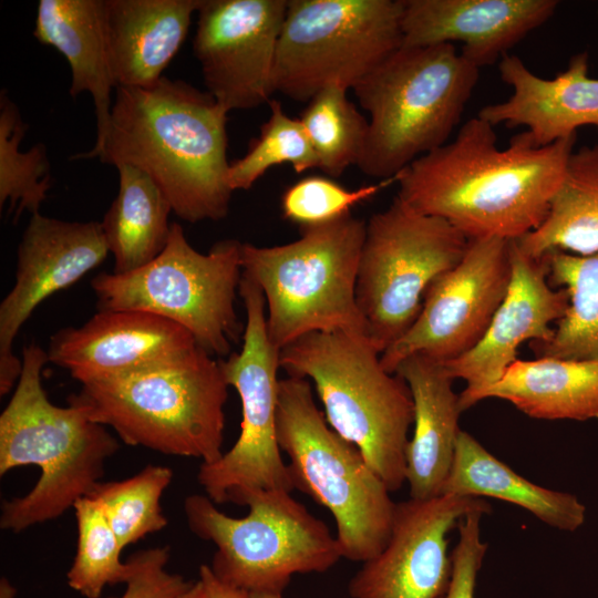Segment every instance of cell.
Returning a JSON list of instances; mask_svg holds the SVG:
<instances>
[{"instance_id":"6da1fadb","label":"cell","mask_w":598,"mask_h":598,"mask_svg":"<svg viewBox=\"0 0 598 598\" xmlns=\"http://www.w3.org/2000/svg\"><path fill=\"white\" fill-rule=\"evenodd\" d=\"M576 140L538 146L523 131L499 148L494 125L476 116L400 172L396 196L468 239H518L546 218Z\"/></svg>"},{"instance_id":"7a4b0ae2","label":"cell","mask_w":598,"mask_h":598,"mask_svg":"<svg viewBox=\"0 0 598 598\" xmlns=\"http://www.w3.org/2000/svg\"><path fill=\"white\" fill-rule=\"evenodd\" d=\"M100 143L72 158L133 165L162 189L188 223L220 220L234 190L228 183V111L182 80L163 76L150 87L117 86Z\"/></svg>"},{"instance_id":"3957f363","label":"cell","mask_w":598,"mask_h":598,"mask_svg":"<svg viewBox=\"0 0 598 598\" xmlns=\"http://www.w3.org/2000/svg\"><path fill=\"white\" fill-rule=\"evenodd\" d=\"M21 360L20 378L0 415V475L35 465L40 476L29 493L2 502L0 527L12 533L55 519L89 496L121 446L81 406L49 400L42 384L45 350L30 343Z\"/></svg>"},{"instance_id":"277c9868","label":"cell","mask_w":598,"mask_h":598,"mask_svg":"<svg viewBox=\"0 0 598 598\" xmlns=\"http://www.w3.org/2000/svg\"><path fill=\"white\" fill-rule=\"evenodd\" d=\"M228 388L220 359L196 346L173 360L83 383L68 403L127 445L210 464L224 454Z\"/></svg>"},{"instance_id":"5b68a950","label":"cell","mask_w":598,"mask_h":598,"mask_svg":"<svg viewBox=\"0 0 598 598\" xmlns=\"http://www.w3.org/2000/svg\"><path fill=\"white\" fill-rule=\"evenodd\" d=\"M364 334L310 332L280 350L289 377L311 380L332 430L354 444L390 492L405 482L413 424L406 382L389 373Z\"/></svg>"},{"instance_id":"8992f818","label":"cell","mask_w":598,"mask_h":598,"mask_svg":"<svg viewBox=\"0 0 598 598\" xmlns=\"http://www.w3.org/2000/svg\"><path fill=\"white\" fill-rule=\"evenodd\" d=\"M478 78L454 44L400 47L352 89L370 116L359 169L392 178L446 144Z\"/></svg>"},{"instance_id":"52a82bcc","label":"cell","mask_w":598,"mask_h":598,"mask_svg":"<svg viewBox=\"0 0 598 598\" xmlns=\"http://www.w3.org/2000/svg\"><path fill=\"white\" fill-rule=\"evenodd\" d=\"M365 225L349 214L300 227V238L289 244H241L243 272L265 296L268 334L276 348L317 331L365 336L355 299Z\"/></svg>"},{"instance_id":"ba28073f","label":"cell","mask_w":598,"mask_h":598,"mask_svg":"<svg viewBox=\"0 0 598 598\" xmlns=\"http://www.w3.org/2000/svg\"><path fill=\"white\" fill-rule=\"evenodd\" d=\"M277 439L290 458L295 489L334 518L342 558L363 563L378 555L390 538L396 503L361 451L330 427L308 379L279 380Z\"/></svg>"},{"instance_id":"9c48e42d","label":"cell","mask_w":598,"mask_h":598,"mask_svg":"<svg viewBox=\"0 0 598 598\" xmlns=\"http://www.w3.org/2000/svg\"><path fill=\"white\" fill-rule=\"evenodd\" d=\"M241 244L216 243L197 251L173 223L164 250L126 274L101 272L91 287L99 310H140L173 321L213 357H228L244 333L235 308L243 277Z\"/></svg>"},{"instance_id":"30bf717a","label":"cell","mask_w":598,"mask_h":598,"mask_svg":"<svg viewBox=\"0 0 598 598\" xmlns=\"http://www.w3.org/2000/svg\"><path fill=\"white\" fill-rule=\"evenodd\" d=\"M247 516L234 518L207 495L184 501L187 525L215 545L209 566L224 584L247 592H279L296 574L324 573L342 558L329 527L290 492L259 491L245 502Z\"/></svg>"},{"instance_id":"8fae6325","label":"cell","mask_w":598,"mask_h":598,"mask_svg":"<svg viewBox=\"0 0 598 598\" xmlns=\"http://www.w3.org/2000/svg\"><path fill=\"white\" fill-rule=\"evenodd\" d=\"M468 244L448 221L422 214L398 196L370 217L355 299L365 336L380 353L411 328L429 286L460 262Z\"/></svg>"},{"instance_id":"7c38bea8","label":"cell","mask_w":598,"mask_h":598,"mask_svg":"<svg viewBox=\"0 0 598 598\" xmlns=\"http://www.w3.org/2000/svg\"><path fill=\"white\" fill-rule=\"evenodd\" d=\"M404 0H288L275 87L309 102L328 86L352 90L402 45Z\"/></svg>"},{"instance_id":"4fadbf2b","label":"cell","mask_w":598,"mask_h":598,"mask_svg":"<svg viewBox=\"0 0 598 598\" xmlns=\"http://www.w3.org/2000/svg\"><path fill=\"white\" fill-rule=\"evenodd\" d=\"M238 292L246 311L243 347L220 359V364L227 384L240 399V434L219 460L202 463L197 473L215 504L244 505L259 491L295 489L277 439L280 350L268 334L265 296L244 272Z\"/></svg>"},{"instance_id":"5bb4252c","label":"cell","mask_w":598,"mask_h":598,"mask_svg":"<svg viewBox=\"0 0 598 598\" xmlns=\"http://www.w3.org/2000/svg\"><path fill=\"white\" fill-rule=\"evenodd\" d=\"M511 277L509 240L470 239L460 262L429 286L411 328L381 353L382 367L395 373L412 354L446 363L472 350L504 300Z\"/></svg>"},{"instance_id":"9a60e30c","label":"cell","mask_w":598,"mask_h":598,"mask_svg":"<svg viewBox=\"0 0 598 598\" xmlns=\"http://www.w3.org/2000/svg\"><path fill=\"white\" fill-rule=\"evenodd\" d=\"M288 0H202L193 50L207 92L228 112L270 102Z\"/></svg>"},{"instance_id":"2e32d148","label":"cell","mask_w":598,"mask_h":598,"mask_svg":"<svg viewBox=\"0 0 598 598\" xmlns=\"http://www.w3.org/2000/svg\"><path fill=\"white\" fill-rule=\"evenodd\" d=\"M491 512L484 498L442 494L396 503L384 548L363 561L348 585L352 598H442L451 578L447 534L472 512Z\"/></svg>"},{"instance_id":"e0dca14e","label":"cell","mask_w":598,"mask_h":598,"mask_svg":"<svg viewBox=\"0 0 598 598\" xmlns=\"http://www.w3.org/2000/svg\"><path fill=\"white\" fill-rule=\"evenodd\" d=\"M107 254L101 223L31 215L18 247L14 285L0 303L1 396L20 378L22 360L13 343L34 309L102 264Z\"/></svg>"},{"instance_id":"ac0fdd59","label":"cell","mask_w":598,"mask_h":598,"mask_svg":"<svg viewBox=\"0 0 598 598\" xmlns=\"http://www.w3.org/2000/svg\"><path fill=\"white\" fill-rule=\"evenodd\" d=\"M509 287L486 332L472 350L443 363L453 380L466 382L458 394L462 411L478 403L481 394L502 378L517 360L522 343L550 340V324L563 318L569 305L566 290H556L548 283L547 256L532 258L516 240H509Z\"/></svg>"},{"instance_id":"d6986e66","label":"cell","mask_w":598,"mask_h":598,"mask_svg":"<svg viewBox=\"0 0 598 598\" xmlns=\"http://www.w3.org/2000/svg\"><path fill=\"white\" fill-rule=\"evenodd\" d=\"M196 346L182 326L140 310H99L80 327L55 332L49 362L80 384L127 374L173 360Z\"/></svg>"},{"instance_id":"ffe728a7","label":"cell","mask_w":598,"mask_h":598,"mask_svg":"<svg viewBox=\"0 0 598 598\" xmlns=\"http://www.w3.org/2000/svg\"><path fill=\"white\" fill-rule=\"evenodd\" d=\"M556 0H404L401 47L461 42L480 70L497 62L555 13Z\"/></svg>"},{"instance_id":"44dd1931","label":"cell","mask_w":598,"mask_h":598,"mask_svg":"<svg viewBox=\"0 0 598 598\" xmlns=\"http://www.w3.org/2000/svg\"><path fill=\"white\" fill-rule=\"evenodd\" d=\"M498 70L511 96L481 109L492 125L523 126L538 146L576 135L582 126L598 128V79L588 73V53L573 55L553 79L532 72L520 58L505 54Z\"/></svg>"},{"instance_id":"7402d4cb","label":"cell","mask_w":598,"mask_h":598,"mask_svg":"<svg viewBox=\"0 0 598 598\" xmlns=\"http://www.w3.org/2000/svg\"><path fill=\"white\" fill-rule=\"evenodd\" d=\"M395 373L406 382L413 400L414 430L405 451L410 497L440 496L461 432L460 395L444 364L426 355L405 358Z\"/></svg>"},{"instance_id":"603a6c76","label":"cell","mask_w":598,"mask_h":598,"mask_svg":"<svg viewBox=\"0 0 598 598\" xmlns=\"http://www.w3.org/2000/svg\"><path fill=\"white\" fill-rule=\"evenodd\" d=\"M202 0H105L106 33L117 86L150 87L184 43Z\"/></svg>"},{"instance_id":"cb8c5ba5","label":"cell","mask_w":598,"mask_h":598,"mask_svg":"<svg viewBox=\"0 0 598 598\" xmlns=\"http://www.w3.org/2000/svg\"><path fill=\"white\" fill-rule=\"evenodd\" d=\"M33 35L68 61L70 94H91L96 116V143L106 134L116 89L106 33L105 0H40Z\"/></svg>"},{"instance_id":"d4e9b609","label":"cell","mask_w":598,"mask_h":598,"mask_svg":"<svg viewBox=\"0 0 598 598\" xmlns=\"http://www.w3.org/2000/svg\"><path fill=\"white\" fill-rule=\"evenodd\" d=\"M442 494L502 499L560 530L575 532L586 519V507L575 495L529 482L462 430Z\"/></svg>"},{"instance_id":"484cf974","label":"cell","mask_w":598,"mask_h":598,"mask_svg":"<svg viewBox=\"0 0 598 598\" xmlns=\"http://www.w3.org/2000/svg\"><path fill=\"white\" fill-rule=\"evenodd\" d=\"M497 398L538 420H598V362L516 360L480 401Z\"/></svg>"},{"instance_id":"4316f807","label":"cell","mask_w":598,"mask_h":598,"mask_svg":"<svg viewBox=\"0 0 598 598\" xmlns=\"http://www.w3.org/2000/svg\"><path fill=\"white\" fill-rule=\"evenodd\" d=\"M118 192L103 220L102 231L114 257L115 274L136 270L155 259L166 247L172 206L153 178L142 169L122 164Z\"/></svg>"},{"instance_id":"83f0119b","label":"cell","mask_w":598,"mask_h":598,"mask_svg":"<svg viewBox=\"0 0 598 598\" xmlns=\"http://www.w3.org/2000/svg\"><path fill=\"white\" fill-rule=\"evenodd\" d=\"M514 240L532 258L555 250L579 256L598 252V142L573 151L546 218Z\"/></svg>"},{"instance_id":"f1b7e54d","label":"cell","mask_w":598,"mask_h":598,"mask_svg":"<svg viewBox=\"0 0 598 598\" xmlns=\"http://www.w3.org/2000/svg\"><path fill=\"white\" fill-rule=\"evenodd\" d=\"M548 277L566 290L569 305L546 342L530 341L537 358L598 362V252L547 255Z\"/></svg>"},{"instance_id":"f546056e","label":"cell","mask_w":598,"mask_h":598,"mask_svg":"<svg viewBox=\"0 0 598 598\" xmlns=\"http://www.w3.org/2000/svg\"><path fill=\"white\" fill-rule=\"evenodd\" d=\"M348 90L328 86L307 104L299 120L318 159V168L332 177L358 165L368 136L369 121L348 99Z\"/></svg>"},{"instance_id":"4dcf8cb0","label":"cell","mask_w":598,"mask_h":598,"mask_svg":"<svg viewBox=\"0 0 598 598\" xmlns=\"http://www.w3.org/2000/svg\"><path fill=\"white\" fill-rule=\"evenodd\" d=\"M173 476L168 466L147 465L125 480L100 482L89 495L103 511L123 549L167 526L161 498Z\"/></svg>"},{"instance_id":"1f68e13d","label":"cell","mask_w":598,"mask_h":598,"mask_svg":"<svg viewBox=\"0 0 598 598\" xmlns=\"http://www.w3.org/2000/svg\"><path fill=\"white\" fill-rule=\"evenodd\" d=\"M28 126L6 91L0 94V207L9 203L14 218L21 213H40L51 188L50 163L45 146L35 144L20 151Z\"/></svg>"},{"instance_id":"d6a6232c","label":"cell","mask_w":598,"mask_h":598,"mask_svg":"<svg viewBox=\"0 0 598 598\" xmlns=\"http://www.w3.org/2000/svg\"><path fill=\"white\" fill-rule=\"evenodd\" d=\"M73 511L78 543L68 585L85 598H100L106 586L125 584L130 563L121 560L120 540L94 499H78Z\"/></svg>"},{"instance_id":"836d02e7","label":"cell","mask_w":598,"mask_h":598,"mask_svg":"<svg viewBox=\"0 0 598 598\" xmlns=\"http://www.w3.org/2000/svg\"><path fill=\"white\" fill-rule=\"evenodd\" d=\"M270 115L247 153L229 165L228 183L247 190L270 168L290 164L298 174L318 167V159L299 118L288 116L277 100L269 102Z\"/></svg>"},{"instance_id":"e575fe53","label":"cell","mask_w":598,"mask_h":598,"mask_svg":"<svg viewBox=\"0 0 598 598\" xmlns=\"http://www.w3.org/2000/svg\"><path fill=\"white\" fill-rule=\"evenodd\" d=\"M396 181L389 178L378 184L348 189L322 176H308L289 186L281 197L282 216L300 227L327 224L351 214L359 203L377 195Z\"/></svg>"},{"instance_id":"d590c367","label":"cell","mask_w":598,"mask_h":598,"mask_svg":"<svg viewBox=\"0 0 598 598\" xmlns=\"http://www.w3.org/2000/svg\"><path fill=\"white\" fill-rule=\"evenodd\" d=\"M169 556L168 546L151 547L133 554L127 560L131 569L125 591L120 598H179L194 581L166 569Z\"/></svg>"},{"instance_id":"8d00e7d4","label":"cell","mask_w":598,"mask_h":598,"mask_svg":"<svg viewBox=\"0 0 598 598\" xmlns=\"http://www.w3.org/2000/svg\"><path fill=\"white\" fill-rule=\"evenodd\" d=\"M483 515V512H472L457 525L458 540L451 553V578L442 598H475L477 575L487 551V544L481 538Z\"/></svg>"},{"instance_id":"74e56055","label":"cell","mask_w":598,"mask_h":598,"mask_svg":"<svg viewBox=\"0 0 598 598\" xmlns=\"http://www.w3.org/2000/svg\"><path fill=\"white\" fill-rule=\"evenodd\" d=\"M204 588L205 598H249L245 590L221 582L207 565L199 567V579Z\"/></svg>"},{"instance_id":"f35d334b","label":"cell","mask_w":598,"mask_h":598,"mask_svg":"<svg viewBox=\"0 0 598 598\" xmlns=\"http://www.w3.org/2000/svg\"><path fill=\"white\" fill-rule=\"evenodd\" d=\"M179 598H205L204 588L199 580L194 581L188 590H186Z\"/></svg>"},{"instance_id":"ab89813d","label":"cell","mask_w":598,"mask_h":598,"mask_svg":"<svg viewBox=\"0 0 598 598\" xmlns=\"http://www.w3.org/2000/svg\"><path fill=\"white\" fill-rule=\"evenodd\" d=\"M17 590L14 586L4 577L0 580V598H14Z\"/></svg>"},{"instance_id":"60d3db41","label":"cell","mask_w":598,"mask_h":598,"mask_svg":"<svg viewBox=\"0 0 598 598\" xmlns=\"http://www.w3.org/2000/svg\"><path fill=\"white\" fill-rule=\"evenodd\" d=\"M249 598H282V595L279 592H248Z\"/></svg>"}]
</instances>
